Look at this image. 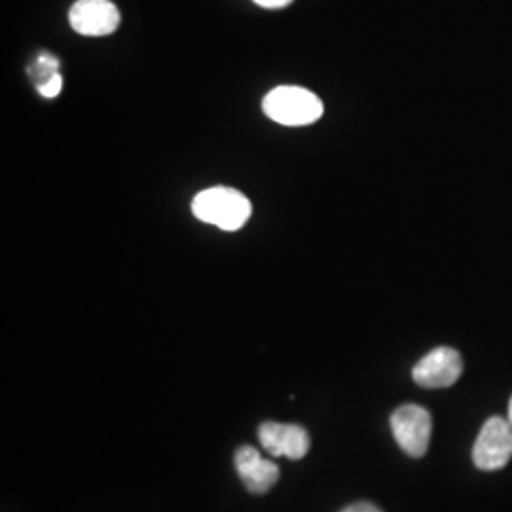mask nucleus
<instances>
[{
    "instance_id": "1",
    "label": "nucleus",
    "mask_w": 512,
    "mask_h": 512,
    "mask_svg": "<svg viewBox=\"0 0 512 512\" xmlns=\"http://www.w3.org/2000/svg\"><path fill=\"white\" fill-rule=\"evenodd\" d=\"M192 213L196 219L213 224L220 230L236 232L253 213L251 202L239 190L215 186L200 192L192 202Z\"/></svg>"
},
{
    "instance_id": "2",
    "label": "nucleus",
    "mask_w": 512,
    "mask_h": 512,
    "mask_svg": "<svg viewBox=\"0 0 512 512\" xmlns=\"http://www.w3.org/2000/svg\"><path fill=\"white\" fill-rule=\"evenodd\" d=\"M262 109L270 120L281 126H310L323 116L321 99L310 90L298 86H279L262 101Z\"/></svg>"
},
{
    "instance_id": "3",
    "label": "nucleus",
    "mask_w": 512,
    "mask_h": 512,
    "mask_svg": "<svg viewBox=\"0 0 512 512\" xmlns=\"http://www.w3.org/2000/svg\"><path fill=\"white\" fill-rule=\"evenodd\" d=\"M391 431L406 456L423 458L429 450L433 418L418 404H403L391 416Z\"/></svg>"
},
{
    "instance_id": "4",
    "label": "nucleus",
    "mask_w": 512,
    "mask_h": 512,
    "mask_svg": "<svg viewBox=\"0 0 512 512\" xmlns=\"http://www.w3.org/2000/svg\"><path fill=\"white\" fill-rule=\"evenodd\" d=\"M512 458V425L494 416L484 423L473 446V463L480 471H499Z\"/></svg>"
},
{
    "instance_id": "5",
    "label": "nucleus",
    "mask_w": 512,
    "mask_h": 512,
    "mask_svg": "<svg viewBox=\"0 0 512 512\" xmlns=\"http://www.w3.org/2000/svg\"><path fill=\"white\" fill-rule=\"evenodd\" d=\"M463 374V359L458 349L442 348L429 351L412 370L414 382L423 389H444L456 384Z\"/></svg>"
},
{
    "instance_id": "6",
    "label": "nucleus",
    "mask_w": 512,
    "mask_h": 512,
    "mask_svg": "<svg viewBox=\"0 0 512 512\" xmlns=\"http://www.w3.org/2000/svg\"><path fill=\"white\" fill-rule=\"evenodd\" d=\"M262 448L274 458L302 459L310 452V435L304 427L293 423L264 421L258 427Z\"/></svg>"
},
{
    "instance_id": "7",
    "label": "nucleus",
    "mask_w": 512,
    "mask_h": 512,
    "mask_svg": "<svg viewBox=\"0 0 512 512\" xmlns=\"http://www.w3.org/2000/svg\"><path fill=\"white\" fill-rule=\"evenodd\" d=\"M71 27L84 37H107L120 25V12L110 0H78L69 12Z\"/></svg>"
},
{
    "instance_id": "8",
    "label": "nucleus",
    "mask_w": 512,
    "mask_h": 512,
    "mask_svg": "<svg viewBox=\"0 0 512 512\" xmlns=\"http://www.w3.org/2000/svg\"><path fill=\"white\" fill-rule=\"evenodd\" d=\"M234 459H236L239 478L251 494H268L281 476L279 467L272 461L262 458L260 452L253 446L238 448Z\"/></svg>"
},
{
    "instance_id": "9",
    "label": "nucleus",
    "mask_w": 512,
    "mask_h": 512,
    "mask_svg": "<svg viewBox=\"0 0 512 512\" xmlns=\"http://www.w3.org/2000/svg\"><path fill=\"white\" fill-rule=\"evenodd\" d=\"M57 73H59L57 57H54L52 54H46V52L37 55V59L29 65V76L35 80L37 86L44 84L48 78H52Z\"/></svg>"
},
{
    "instance_id": "10",
    "label": "nucleus",
    "mask_w": 512,
    "mask_h": 512,
    "mask_svg": "<svg viewBox=\"0 0 512 512\" xmlns=\"http://www.w3.org/2000/svg\"><path fill=\"white\" fill-rule=\"evenodd\" d=\"M61 88H63V78H61V74L57 73L52 76V78H48L44 84H40L37 86L38 93L42 95V97H46V99H54L61 92Z\"/></svg>"
},
{
    "instance_id": "11",
    "label": "nucleus",
    "mask_w": 512,
    "mask_h": 512,
    "mask_svg": "<svg viewBox=\"0 0 512 512\" xmlns=\"http://www.w3.org/2000/svg\"><path fill=\"white\" fill-rule=\"evenodd\" d=\"M340 512H382L376 505L372 503H355V505H349L348 509Z\"/></svg>"
},
{
    "instance_id": "12",
    "label": "nucleus",
    "mask_w": 512,
    "mask_h": 512,
    "mask_svg": "<svg viewBox=\"0 0 512 512\" xmlns=\"http://www.w3.org/2000/svg\"><path fill=\"white\" fill-rule=\"evenodd\" d=\"M258 6H262V8H285V6H289L293 0H255Z\"/></svg>"
},
{
    "instance_id": "13",
    "label": "nucleus",
    "mask_w": 512,
    "mask_h": 512,
    "mask_svg": "<svg viewBox=\"0 0 512 512\" xmlns=\"http://www.w3.org/2000/svg\"><path fill=\"white\" fill-rule=\"evenodd\" d=\"M509 421H511V425H512V397H511V401H509Z\"/></svg>"
}]
</instances>
